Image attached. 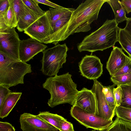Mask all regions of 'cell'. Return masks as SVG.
<instances>
[{"label":"cell","instance_id":"cell-34","mask_svg":"<svg viewBox=\"0 0 131 131\" xmlns=\"http://www.w3.org/2000/svg\"><path fill=\"white\" fill-rule=\"evenodd\" d=\"M9 6L8 0H0V17H3Z\"/></svg>","mask_w":131,"mask_h":131},{"label":"cell","instance_id":"cell-42","mask_svg":"<svg viewBox=\"0 0 131 131\" xmlns=\"http://www.w3.org/2000/svg\"></svg>","mask_w":131,"mask_h":131},{"label":"cell","instance_id":"cell-1","mask_svg":"<svg viewBox=\"0 0 131 131\" xmlns=\"http://www.w3.org/2000/svg\"><path fill=\"white\" fill-rule=\"evenodd\" d=\"M107 0H87L73 12L70 19L51 36L48 43L56 45L76 33L86 32L90 25L97 19L100 10Z\"/></svg>","mask_w":131,"mask_h":131},{"label":"cell","instance_id":"cell-28","mask_svg":"<svg viewBox=\"0 0 131 131\" xmlns=\"http://www.w3.org/2000/svg\"><path fill=\"white\" fill-rule=\"evenodd\" d=\"M12 1L18 22L24 13L25 4L22 0H12Z\"/></svg>","mask_w":131,"mask_h":131},{"label":"cell","instance_id":"cell-11","mask_svg":"<svg viewBox=\"0 0 131 131\" xmlns=\"http://www.w3.org/2000/svg\"><path fill=\"white\" fill-rule=\"evenodd\" d=\"M91 90L95 95L99 115L98 116L105 119L113 121L115 112L108 105L103 92V85L97 79L94 80Z\"/></svg>","mask_w":131,"mask_h":131},{"label":"cell","instance_id":"cell-37","mask_svg":"<svg viewBox=\"0 0 131 131\" xmlns=\"http://www.w3.org/2000/svg\"><path fill=\"white\" fill-rule=\"evenodd\" d=\"M121 2L127 13L131 12V0H122Z\"/></svg>","mask_w":131,"mask_h":131},{"label":"cell","instance_id":"cell-40","mask_svg":"<svg viewBox=\"0 0 131 131\" xmlns=\"http://www.w3.org/2000/svg\"><path fill=\"white\" fill-rule=\"evenodd\" d=\"M91 131H96V130H91ZM98 131H99V130Z\"/></svg>","mask_w":131,"mask_h":131},{"label":"cell","instance_id":"cell-19","mask_svg":"<svg viewBox=\"0 0 131 131\" xmlns=\"http://www.w3.org/2000/svg\"><path fill=\"white\" fill-rule=\"evenodd\" d=\"M99 131H131V122L116 117L110 126Z\"/></svg>","mask_w":131,"mask_h":131},{"label":"cell","instance_id":"cell-31","mask_svg":"<svg viewBox=\"0 0 131 131\" xmlns=\"http://www.w3.org/2000/svg\"><path fill=\"white\" fill-rule=\"evenodd\" d=\"M59 130L60 131H73L74 130L73 125L64 118L60 122Z\"/></svg>","mask_w":131,"mask_h":131},{"label":"cell","instance_id":"cell-30","mask_svg":"<svg viewBox=\"0 0 131 131\" xmlns=\"http://www.w3.org/2000/svg\"><path fill=\"white\" fill-rule=\"evenodd\" d=\"M11 92L8 87L0 84V107L2 105L6 97Z\"/></svg>","mask_w":131,"mask_h":131},{"label":"cell","instance_id":"cell-2","mask_svg":"<svg viewBox=\"0 0 131 131\" xmlns=\"http://www.w3.org/2000/svg\"><path fill=\"white\" fill-rule=\"evenodd\" d=\"M69 72L47 78L43 84V88L49 91L50 94L48 104L51 107L58 105L69 103L74 106L79 91L77 85Z\"/></svg>","mask_w":131,"mask_h":131},{"label":"cell","instance_id":"cell-8","mask_svg":"<svg viewBox=\"0 0 131 131\" xmlns=\"http://www.w3.org/2000/svg\"><path fill=\"white\" fill-rule=\"evenodd\" d=\"M20 41L15 28L0 29V51L18 60H20L19 50Z\"/></svg>","mask_w":131,"mask_h":131},{"label":"cell","instance_id":"cell-21","mask_svg":"<svg viewBox=\"0 0 131 131\" xmlns=\"http://www.w3.org/2000/svg\"><path fill=\"white\" fill-rule=\"evenodd\" d=\"M38 115L46 122L56 127L58 130L60 129V121L64 119L61 116L48 111L40 112Z\"/></svg>","mask_w":131,"mask_h":131},{"label":"cell","instance_id":"cell-12","mask_svg":"<svg viewBox=\"0 0 131 131\" xmlns=\"http://www.w3.org/2000/svg\"><path fill=\"white\" fill-rule=\"evenodd\" d=\"M47 47V45L30 38L20 40L19 50L20 60L26 62Z\"/></svg>","mask_w":131,"mask_h":131},{"label":"cell","instance_id":"cell-10","mask_svg":"<svg viewBox=\"0 0 131 131\" xmlns=\"http://www.w3.org/2000/svg\"><path fill=\"white\" fill-rule=\"evenodd\" d=\"M19 122L23 131H58V130L38 115L30 113H24L21 115Z\"/></svg>","mask_w":131,"mask_h":131},{"label":"cell","instance_id":"cell-17","mask_svg":"<svg viewBox=\"0 0 131 131\" xmlns=\"http://www.w3.org/2000/svg\"><path fill=\"white\" fill-rule=\"evenodd\" d=\"M111 6L115 15V20L118 24L126 21V12L121 1L119 0H107L106 2Z\"/></svg>","mask_w":131,"mask_h":131},{"label":"cell","instance_id":"cell-16","mask_svg":"<svg viewBox=\"0 0 131 131\" xmlns=\"http://www.w3.org/2000/svg\"><path fill=\"white\" fill-rule=\"evenodd\" d=\"M22 94L21 92H12L8 95L0 107L1 118L3 119L8 115L20 99Z\"/></svg>","mask_w":131,"mask_h":131},{"label":"cell","instance_id":"cell-35","mask_svg":"<svg viewBox=\"0 0 131 131\" xmlns=\"http://www.w3.org/2000/svg\"><path fill=\"white\" fill-rule=\"evenodd\" d=\"M15 131V129L11 124L7 122H0V131Z\"/></svg>","mask_w":131,"mask_h":131},{"label":"cell","instance_id":"cell-24","mask_svg":"<svg viewBox=\"0 0 131 131\" xmlns=\"http://www.w3.org/2000/svg\"><path fill=\"white\" fill-rule=\"evenodd\" d=\"M122 91L120 106L131 108V86L127 85H120Z\"/></svg>","mask_w":131,"mask_h":131},{"label":"cell","instance_id":"cell-18","mask_svg":"<svg viewBox=\"0 0 131 131\" xmlns=\"http://www.w3.org/2000/svg\"><path fill=\"white\" fill-rule=\"evenodd\" d=\"M9 8L3 17H0V21L2 22L8 28L17 27L18 21L13 6L12 0H8Z\"/></svg>","mask_w":131,"mask_h":131},{"label":"cell","instance_id":"cell-4","mask_svg":"<svg viewBox=\"0 0 131 131\" xmlns=\"http://www.w3.org/2000/svg\"><path fill=\"white\" fill-rule=\"evenodd\" d=\"M32 72L31 65L0 51V84L9 88L24 83V77Z\"/></svg>","mask_w":131,"mask_h":131},{"label":"cell","instance_id":"cell-23","mask_svg":"<svg viewBox=\"0 0 131 131\" xmlns=\"http://www.w3.org/2000/svg\"><path fill=\"white\" fill-rule=\"evenodd\" d=\"M116 85L114 84L112 85L103 86V92L107 104L115 112L116 106L114 90Z\"/></svg>","mask_w":131,"mask_h":131},{"label":"cell","instance_id":"cell-36","mask_svg":"<svg viewBox=\"0 0 131 131\" xmlns=\"http://www.w3.org/2000/svg\"><path fill=\"white\" fill-rule=\"evenodd\" d=\"M38 3H41L55 8H61L63 7L46 0H35Z\"/></svg>","mask_w":131,"mask_h":131},{"label":"cell","instance_id":"cell-29","mask_svg":"<svg viewBox=\"0 0 131 131\" xmlns=\"http://www.w3.org/2000/svg\"><path fill=\"white\" fill-rule=\"evenodd\" d=\"M74 11H71L67 13L56 22L53 27V33L59 29L69 21Z\"/></svg>","mask_w":131,"mask_h":131},{"label":"cell","instance_id":"cell-25","mask_svg":"<svg viewBox=\"0 0 131 131\" xmlns=\"http://www.w3.org/2000/svg\"><path fill=\"white\" fill-rule=\"evenodd\" d=\"M115 112L117 118L131 122V108L120 106H117L115 108Z\"/></svg>","mask_w":131,"mask_h":131},{"label":"cell","instance_id":"cell-14","mask_svg":"<svg viewBox=\"0 0 131 131\" xmlns=\"http://www.w3.org/2000/svg\"><path fill=\"white\" fill-rule=\"evenodd\" d=\"M130 59L124 53L122 48L113 47L106 62V67L111 77L113 76Z\"/></svg>","mask_w":131,"mask_h":131},{"label":"cell","instance_id":"cell-7","mask_svg":"<svg viewBox=\"0 0 131 131\" xmlns=\"http://www.w3.org/2000/svg\"><path fill=\"white\" fill-rule=\"evenodd\" d=\"M70 112L72 117L87 128L99 130L108 127L113 122L88 112L76 105L71 107Z\"/></svg>","mask_w":131,"mask_h":131},{"label":"cell","instance_id":"cell-5","mask_svg":"<svg viewBox=\"0 0 131 131\" xmlns=\"http://www.w3.org/2000/svg\"><path fill=\"white\" fill-rule=\"evenodd\" d=\"M68 50L64 43L58 44L43 51L40 70L42 73L50 77L57 75L59 69L62 67L63 64L66 61Z\"/></svg>","mask_w":131,"mask_h":131},{"label":"cell","instance_id":"cell-20","mask_svg":"<svg viewBox=\"0 0 131 131\" xmlns=\"http://www.w3.org/2000/svg\"><path fill=\"white\" fill-rule=\"evenodd\" d=\"M118 42L122 49L127 53L131 58V36L124 29H120Z\"/></svg>","mask_w":131,"mask_h":131},{"label":"cell","instance_id":"cell-32","mask_svg":"<svg viewBox=\"0 0 131 131\" xmlns=\"http://www.w3.org/2000/svg\"><path fill=\"white\" fill-rule=\"evenodd\" d=\"M131 73V58L126 64L118 70L113 76H114Z\"/></svg>","mask_w":131,"mask_h":131},{"label":"cell","instance_id":"cell-39","mask_svg":"<svg viewBox=\"0 0 131 131\" xmlns=\"http://www.w3.org/2000/svg\"><path fill=\"white\" fill-rule=\"evenodd\" d=\"M127 85H130V86H131V82L126 84Z\"/></svg>","mask_w":131,"mask_h":131},{"label":"cell","instance_id":"cell-3","mask_svg":"<svg viewBox=\"0 0 131 131\" xmlns=\"http://www.w3.org/2000/svg\"><path fill=\"white\" fill-rule=\"evenodd\" d=\"M114 19H107L98 29L85 37L77 46L78 51L93 53L113 47L118 41L120 28Z\"/></svg>","mask_w":131,"mask_h":131},{"label":"cell","instance_id":"cell-27","mask_svg":"<svg viewBox=\"0 0 131 131\" xmlns=\"http://www.w3.org/2000/svg\"><path fill=\"white\" fill-rule=\"evenodd\" d=\"M24 4L35 13L41 16L46 11L42 10L38 5V3L35 0H22Z\"/></svg>","mask_w":131,"mask_h":131},{"label":"cell","instance_id":"cell-6","mask_svg":"<svg viewBox=\"0 0 131 131\" xmlns=\"http://www.w3.org/2000/svg\"><path fill=\"white\" fill-rule=\"evenodd\" d=\"M24 32L41 43L48 44L53 33L48 10L26 29Z\"/></svg>","mask_w":131,"mask_h":131},{"label":"cell","instance_id":"cell-38","mask_svg":"<svg viewBox=\"0 0 131 131\" xmlns=\"http://www.w3.org/2000/svg\"><path fill=\"white\" fill-rule=\"evenodd\" d=\"M126 21V26L124 29L131 36V18H128Z\"/></svg>","mask_w":131,"mask_h":131},{"label":"cell","instance_id":"cell-26","mask_svg":"<svg viewBox=\"0 0 131 131\" xmlns=\"http://www.w3.org/2000/svg\"><path fill=\"white\" fill-rule=\"evenodd\" d=\"M111 80L117 86L126 85L131 82V73L111 76Z\"/></svg>","mask_w":131,"mask_h":131},{"label":"cell","instance_id":"cell-22","mask_svg":"<svg viewBox=\"0 0 131 131\" xmlns=\"http://www.w3.org/2000/svg\"><path fill=\"white\" fill-rule=\"evenodd\" d=\"M75 10V9L73 8H66L63 7L58 8H49L48 10L53 30L55 23L59 19L67 13Z\"/></svg>","mask_w":131,"mask_h":131},{"label":"cell","instance_id":"cell-9","mask_svg":"<svg viewBox=\"0 0 131 131\" xmlns=\"http://www.w3.org/2000/svg\"><path fill=\"white\" fill-rule=\"evenodd\" d=\"M79 72L83 77L90 80L98 78L103 73V64L100 59L91 53L86 55L79 63Z\"/></svg>","mask_w":131,"mask_h":131},{"label":"cell","instance_id":"cell-41","mask_svg":"<svg viewBox=\"0 0 131 131\" xmlns=\"http://www.w3.org/2000/svg\"><path fill=\"white\" fill-rule=\"evenodd\" d=\"M73 131H74V130Z\"/></svg>","mask_w":131,"mask_h":131},{"label":"cell","instance_id":"cell-33","mask_svg":"<svg viewBox=\"0 0 131 131\" xmlns=\"http://www.w3.org/2000/svg\"><path fill=\"white\" fill-rule=\"evenodd\" d=\"M114 94L116 106L120 105L122 102V91L120 86H117L116 88H114Z\"/></svg>","mask_w":131,"mask_h":131},{"label":"cell","instance_id":"cell-15","mask_svg":"<svg viewBox=\"0 0 131 131\" xmlns=\"http://www.w3.org/2000/svg\"><path fill=\"white\" fill-rule=\"evenodd\" d=\"M40 16L25 4L24 13L18 20L17 30L20 32L24 31Z\"/></svg>","mask_w":131,"mask_h":131},{"label":"cell","instance_id":"cell-13","mask_svg":"<svg viewBox=\"0 0 131 131\" xmlns=\"http://www.w3.org/2000/svg\"><path fill=\"white\" fill-rule=\"evenodd\" d=\"M74 105L95 115L99 114L95 95L91 90L84 88L79 91Z\"/></svg>","mask_w":131,"mask_h":131}]
</instances>
